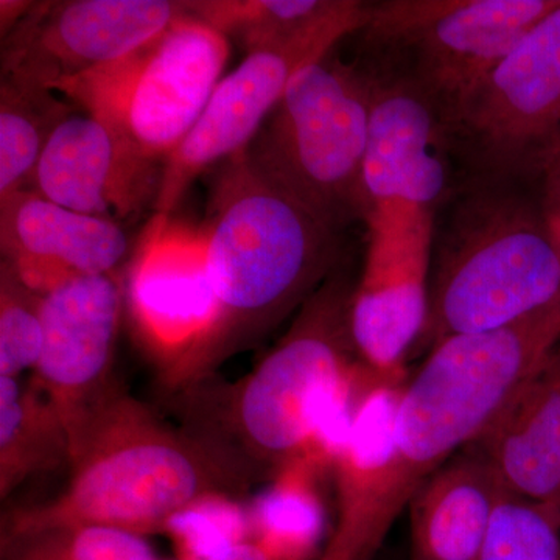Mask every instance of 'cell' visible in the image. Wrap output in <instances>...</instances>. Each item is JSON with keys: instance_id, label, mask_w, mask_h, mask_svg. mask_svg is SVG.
I'll use <instances>...</instances> for the list:
<instances>
[{"instance_id": "cell-24", "label": "cell", "mask_w": 560, "mask_h": 560, "mask_svg": "<svg viewBox=\"0 0 560 560\" xmlns=\"http://www.w3.org/2000/svg\"><path fill=\"white\" fill-rule=\"evenodd\" d=\"M3 560H158L139 534L105 526L57 529L2 544Z\"/></svg>"}, {"instance_id": "cell-11", "label": "cell", "mask_w": 560, "mask_h": 560, "mask_svg": "<svg viewBox=\"0 0 560 560\" xmlns=\"http://www.w3.org/2000/svg\"><path fill=\"white\" fill-rule=\"evenodd\" d=\"M187 11L168 0L33 2L2 39V80L58 92L119 61Z\"/></svg>"}, {"instance_id": "cell-23", "label": "cell", "mask_w": 560, "mask_h": 560, "mask_svg": "<svg viewBox=\"0 0 560 560\" xmlns=\"http://www.w3.org/2000/svg\"><path fill=\"white\" fill-rule=\"evenodd\" d=\"M164 534L178 545L184 560H213L253 539L249 508L234 497H205L176 512Z\"/></svg>"}, {"instance_id": "cell-7", "label": "cell", "mask_w": 560, "mask_h": 560, "mask_svg": "<svg viewBox=\"0 0 560 560\" xmlns=\"http://www.w3.org/2000/svg\"><path fill=\"white\" fill-rule=\"evenodd\" d=\"M560 0H378L368 2L357 68L422 95L441 128L478 83Z\"/></svg>"}, {"instance_id": "cell-10", "label": "cell", "mask_w": 560, "mask_h": 560, "mask_svg": "<svg viewBox=\"0 0 560 560\" xmlns=\"http://www.w3.org/2000/svg\"><path fill=\"white\" fill-rule=\"evenodd\" d=\"M125 291L116 272L75 276L44 294L43 350L32 382L68 433L70 463L125 390L113 375Z\"/></svg>"}, {"instance_id": "cell-12", "label": "cell", "mask_w": 560, "mask_h": 560, "mask_svg": "<svg viewBox=\"0 0 560 560\" xmlns=\"http://www.w3.org/2000/svg\"><path fill=\"white\" fill-rule=\"evenodd\" d=\"M359 28L335 25L294 43L248 51L241 66L221 79L200 119L165 161L156 213L172 215L198 176L248 149L294 77Z\"/></svg>"}, {"instance_id": "cell-27", "label": "cell", "mask_w": 560, "mask_h": 560, "mask_svg": "<svg viewBox=\"0 0 560 560\" xmlns=\"http://www.w3.org/2000/svg\"><path fill=\"white\" fill-rule=\"evenodd\" d=\"M32 7L33 2H24V0H2L0 2V31H2V39L20 24L22 18L28 13Z\"/></svg>"}, {"instance_id": "cell-5", "label": "cell", "mask_w": 560, "mask_h": 560, "mask_svg": "<svg viewBox=\"0 0 560 560\" xmlns=\"http://www.w3.org/2000/svg\"><path fill=\"white\" fill-rule=\"evenodd\" d=\"M70 469L60 495L2 515V544L80 526L160 534L194 501L238 499L259 482L208 438L165 425L127 393L92 427Z\"/></svg>"}, {"instance_id": "cell-16", "label": "cell", "mask_w": 560, "mask_h": 560, "mask_svg": "<svg viewBox=\"0 0 560 560\" xmlns=\"http://www.w3.org/2000/svg\"><path fill=\"white\" fill-rule=\"evenodd\" d=\"M2 261L39 294L75 276L116 272L130 238L116 220L62 208L33 190L0 201Z\"/></svg>"}, {"instance_id": "cell-17", "label": "cell", "mask_w": 560, "mask_h": 560, "mask_svg": "<svg viewBox=\"0 0 560 560\" xmlns=\"http://www.w3.org/2000/svg\"><path fill=\"white\" fill-rule=\"evenodd\" d=\"M475 444L508 492L560 511V342Z\"/></svg>"}, {"instance_id": "cell-13", "label": "cell", "mask_w": 560, "mask_h": 560, "mask_svg": "<svg viewBox=\"0 0 560 560\" xmlns=\"http://www.w3.org/2000/svg\"><path fill=\"white\" fill-rule=\"evenodd\" d=\"M359 70L371 92L366 228L431 226L452 183L440 120L412 88Z\"/></svg>"}, {"instance_id": "cell-9", "label": "cell", "mask_w": 560, "mask_h": 560, "mask_svg": "<svg viewBox=\"0 0 560 560\" xmlns=\"http://www.w3.org/2000/svg\"><path fill=\"white\" fill-rule=\"evenodd\" d=\"M442 136L452 176L544 178L560 156V7L478 83Z\"/></svg>"}, {"instance_id": "cell-2", "label": "cell", "mask_w": 560, "mask_h": 560, "mask_svg": "<svg viewBox=\"0 0 560 560\" xmlns=\"http://www.w3.org/2000/svg\"><path fill=\"white\" fill-rule=\"evenodd\" d=\"M353 280L342 261L294 316L290 329L235 383L210 378L173 394L184 427L272 481L304 459L334 467L363 397L377 383L353 345Z\"/></svg>"}, {"instance_id": "cell-14", "label": "cell", "mask_w": 560, "mask_h": 560, "mask_svg": "<svg viewBox=\"0 0 560 560\" xmlns=\"http://www.w3.org/2000/svg\"><path fill=\"white\" fill-rule=\"evenodd\" d=\"M125 298L139 341L161 377L212 319L205 226L156 213L132 254Z\"/></svg>"}, {"instance_id": "cell-3", "label": "cell", "mask_w": 560, "mask_h": 560, "mask_svg": "<svg viewBox=\"0 0 560 560\" xmlns=\"http://www.w3.org/2000/svg\"><path fill=\"white\" fill-rule=\"evenodd\" d=\"M209 206L202 226L212 319L161 375L168 394L210 381L232 357L259 345L345 261V234L265 183L245 150L223 162Z\"/></svg>"}, {"instance_id": "cell-22", "label": "cell", "mask_w": 560, "mask_h": 560, "mask_svg": "<svg viewBox=\"0 0 560 560\" xmlns=\"http://www.w3.org/2000/svg\"><path fill=\"white\" fill-rule=\"evenodd\" d=\"M318 469L307 459L293 464L249 506L253 539L278 560H307L318 545L324 508L311 482Z\"/></svg>"}, {"instance_id": "cell-19", "label": "cell", "mask_w": 560, "mask_h": 560, "mask_svg": "<svg viewBox=\"0 0 560 560\" xmlns=\"http://www.w3.org/2000/svg\"><path fill=\"white\" fill-rule=\"evenodd\" d=\"M187 10L248 51L290 44L335 25H361L360 0H195Z\"/></svg>"}, {"instance_id": "cell-6", "label": "cell", "mask_w": 560, "mask_h": 560, "mask_svg": "<svg viewBox=\"0 0 560 560\" xmlns=\"http://www.w3.org/2000/svg\"><path fill=\"white\" fill-rule=\"evenodd\" d=\"M370 119L368 80L330 51L294 77L245 156L265 183L345 234L370 215Z\"/></svg>"}, {"instance_id": "cell-8", "label": "cell", "mask_w": 560, "mask_h": 560, "mask_svg": "<svg viewBox=\"0 0 560 560\" xmlns=\"http://www.w3.org/2000/svg\"><path fill=\"white\" fill-rule=\"evenodd\" d=\"M230 54L228 36L187 10L139 49L58 94L108 125L143 160L164 165L200 119Z\"/></svg>"}, {"instance_id": "cell-26", "label": "cell", "mask_w": 560, "mask_h": 560, "mask_svg": "<svg viewBox=\"0 0 560 560\" xmlns=\"http://www.w3.org/2000/svg\"><path fill=\"white\" fill-rule=\"evenodd\" d=\"M544 210L556 246L560 250V156L544 176Z\"/></svg>"}, {"instance_id": "cell-28", "label": "cell", "mask_w": 560, "mask_h": 560, "mask_svg": "<svg viewBox=\"0 0 560 560\" xmlns=\"http://www.w3.org/2000/svg\"><path fill=\"white\" fill-rule=\"evenodd\" d=\"M213 560H278L270 552L265 550L259 541L250 539L243 541L232 550L224 552L223 556Z\"/></svg>"}, {"instance_id": "cell-4", "label": "cell", "mask_w": 560, "mask_h": 560, "mask_svg": "<svg viewBox=\"0 0 560 560\" xmlns=\"http://www.w3.org/2000/svg\"><path fill=\"white\" fill-rule=\"evenodd\" d=\"M544 178L452 176L434 213L429 319L419 345L503 329L560 304Z\"/></svg>"}, {"instance_id": "cell-1", "label": "cell", "mask_w": 560, "mask_h": 560, "mask_svg": "<svg viewBox=\"0 0 560 560\" xmlns=\"http://www.w3.org/2000/svg\"><path fill=\"white\" fill-rule=\"evenodd\" d=\"M560 342V304L429 350L401 385L361 400L337 474V521L319 560H374L412 495L490 423Z\"/></svg>"}, {"instance_id": "cell-18", "label": "cell", "mask_w": 560, "mask_h": 560, "mask_svg": "<svg viewBox=\"0 0 560 560\" xmlns=\"http://www.w3.org/2000/svg\"><path fill=\"white\" fill-rule=\"evenodd\" d=\"M506 492L475 442L456 453L408 504L410 560H480L493 514Z\"/></svg>"}, {"instance_id": "cell-20", "label": "cell", "mask_w": 560, "mask_h": 560, "mask_svg": "<svg viewBox=\"0 0 560 560\" xmlns=\"http://www.w3.org/2000/svg\"><path fill=\"white\" fill-rule=\"evenodd\" d=\"M70 466L68 433L32 381L0 377V497L25 481Z\"/></svg>"}, {"instance_id": "cell-15", "label": "cell", "mask_w": 560, "mask_h": 560, "mask_svg": "<svg viewBox=\"0 0 560 560\" xmlns=\"http://www.w3.org/2000/svg\"><path fill=\"white\" fill-rule=\"evenodd\" d=\"M164 165L143 160L108 125L69 116L40 154L31 187L62 208L125 220L153 206Z\"/></svg>"}, {"instance_id": "cell-21", "label": "cell", "mask_w": 560, "mask_h": 560, "mask_svg": "<svg viewBox=\"0 0 560 560\" xmlns=\"http://www.w3.org/2000/svg\"><path fill=\"white\" fill-rule=\"evenodd\" d=\"M57 92L2 80L0 83V201L28 190L50 136L70 116Z\"/></svg>"}, {"instance_id": "cell-25", "label": "cell", "mask_w": 560, "mask_h": 560, "mask_svg": "<svg viewBox=\"0 0 560 560\" xmlns=\"http://www.w3.org/2000/svg\"><path fill=\"white\" fill-rule=\"evenodd\" d=\"M43 294L28 289L9 264L0 268V377L35 370L43 350Z\"/></svg>"}]
</instances>
